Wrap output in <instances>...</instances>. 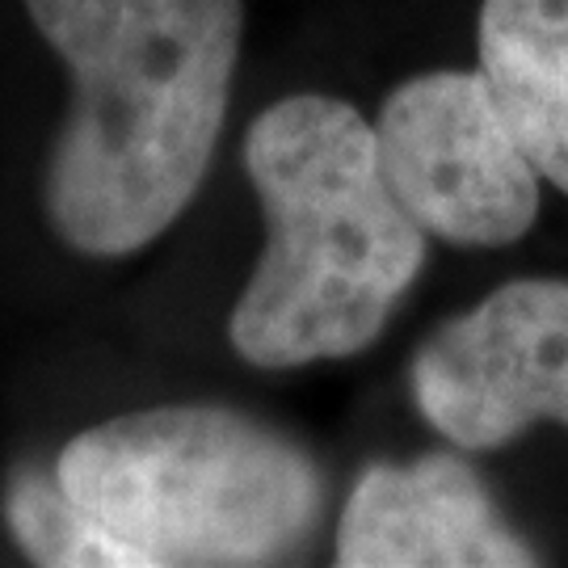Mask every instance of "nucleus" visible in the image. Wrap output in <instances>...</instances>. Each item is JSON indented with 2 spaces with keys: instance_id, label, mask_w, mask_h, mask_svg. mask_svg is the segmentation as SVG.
Listing matches in <instances>:
<instances>
[{
  "instance_id": "1",
  "label": "nucleus",
  "mask_w": 568,
  "mask_h": 568,
  "mask_svg": "<svg viewBox=\"0 0 568 568\" xmlns=\"http://www.w3.org/2000/svg\"><path fill=\"white\" fill-rule=\"evenodd\" d=\"M26 13L72 72L47 164L51 227L89 257H126L203 185L241 55V0H26Z\"/></svg>"
},
{
  "instance_id": "2",
  "label": "nucleus",
  "mask_w": 568,
  "mask_h": 568,
  "mask_svg": "<svg viewBox=\"0 0 568 568\" xmlns=\"http://www.w3.org/2000/svg\"><path fill=\"white\" fill-rule=\"evenodd\" d=\"M244 169L265 248L232 307L244 363L295 371L375 342L426 265V232L392 194L375 126L349 102L295 93L253 119Z\"/></svg>"
},
{
  "instance_id": "3",
  "label": "nucleus",
  "mask_w": 568,
  "mask_h": 568,
  "mask_svg": "<svg viewBox=\"0 0 568 568\" xmlns=\"http://www.w3.org/2000/svg\"><path fill=\"white\" fill-rule=\"evenodd\" d=\"M55 476L110 535L122 568L274 565L312 535L325 506L304 447L206 405L84 429L63 447Z\"/></svg>"
},
{
  "instance_id": "4",
  "label": "nucleus",
  "mask_w": 568,
  "mask_h": 568,
  "mask_svg": "<svg viewBox=\"0 0 568 568\" xmlns=\"http://www.w3.org/2000/svg\"><path fill=\"white\" fill-rule=\"evenodd\" d=\"M379 164L413 224L459 248L523 241L539 215V169L485 72H422L375 119Z\"/></svg>"
},
{
  "instance_id": "5",
  "label": "nucleus",
  "mask_w": 568,
  "mask_h": 568,
  "mask_svg": "<svg viewBox=\"0 0 568 568\" xmlns=\"http://www.w3.org/2000/svg\"><path fill=\"white\" fill-rule=\"evenodd\" d=\"M413 396L459 450H497L539 422L568 429V278H518L434 328Z\"/></svg>"
},
{
  "instance_id": "6",
  "label": "nucleus",
  "mask_w": 568,
  "mask_h": 568,
  "mask_svg": "<svg viewBox=\"0 0 568 568\" xmlns=\"http://www.w3.org/2000/svg\"><path fill=\"white\" fill-rule=\"evenodd\" d=\"M342 568H527L539 556L501 523L459 455L375 464L358 476L337 527Z\"/></svg>"
},
{
  "instance_id": "7",
  "label": "nucleus",
  "mask_w": 568,
  "mask_h": 568,
  "mask_svg": "<svg viewBox=\"0 0 568 568\" xmlns=\"http://www.w3.org/2000/svg\"><path fill=\"white\" fill-rule=\"evenodd\" d=\"M480 72L539 178L568 199V0H485Z\"/></svg>"
},
{
  "instance_id": "8",
  "label": "nucleus",
  "mask_w": 568,
  "mask_h": 568,
  "mask_svg": "<svg viewBox=\"0 0 568 568\" xmlns=\"http://www.w3.org/2000/svg\"><path fill=\"white\" fill-rule=\"evenodd\" d=\"M4 518L34 565L122 568L110 535L63 493L60 476H42L39 467L18 471L4 488Z\"/></svg>"
}]
</instances>
